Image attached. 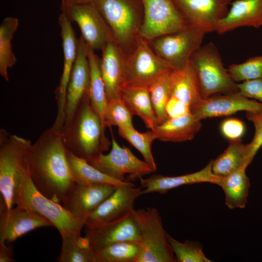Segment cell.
<instances>
[{
  "instance_id": "obj_1",
  "label": "cell",
  "mask_w": 262,
  "mask_h": 262,
  "mask_svg": "<svg viewBox=\"0 0 262 262\" xmlns=\"http://www.w3.org/2000/svg\"><path fill=\"white\" fill-rule=\"evenodd\" d=\"M26 163L31 179L38 190L63 204L75 181L62 133L51 127L44 131L32 144Z\"/></svg>"
},
{
  "instance_id": "obj_2",
  "label": "cell",
  "mask_w": 262,
  "mask_h": 262,
  "mask_svg": "<svg viewBox=\"0 0 262 262\" xmlns=\"http://www.w3.org/2000/svg\"><path fill=\"white\" fill-rule=\"evenodd\" d=\"M102 121L87 96L69 125L62 131L66 149L88 161L108 150L111 142L106 137Z\"/></svg>"
},
{
  "instance_id": "obj_3",
  "label": "cell",
  "mask_w": 262,
  "mask_h": 262,
  "mask_svg": "<svg viewBox=\"0 0 262 262\" xmlns=\"http://www.w3.org/2000/svg\"><path fill=\"white\" fill-rule=\"evenodd\" d=\"M26 207L48 220L61 237L81 232L85 220L75 217L60 203L44 196L35 187L27 163L18 176L15 188L13 206Z\"/></svg>"
},
{
  "instance_id": "obj_4",
  "label": "cell",
  "mask_w": 262,
  "mask_h": 262,
  "mask_svg": "<svg viewBox=\"0 0 262 262\" xmlns=\"http://www.w3.org/2000/svg\"><path fill=\"white\" fill-rule=\"evenodd\" d=\"M113 40L127 55L134 47L144 20L141 0H94Z\"/></svg>"
},
{
  "instance_id": "obj_5",
  "label": "cell",
  "mask_w": 262,
  "mask_h": 262,
  "mask_svg": "<svg viewBox=\"0 0 262 262\" xmlns=\"http://www.w3.org/2000/svg\"><path fill=\"white\" fill-rule=\"evenodd\" d=\"M189 63L195 74L202 98L238 91L237 83L224 67L213 43L201 46L192 55Z\"/></svg>"
},
{
  "instance_id": "obj_6",
  "label": "cell",
  "mask_w": 262,
  "mask_h": 262,
  "mask_svg": "<svg viewBox=\"0 0 262 262\" xmlns=\"http://www.w3.org/2000/svg\"><path fill=\"white\" fill-rule=\"evenodd\" d=\"M133 214L140 236L136 262H178L158 210L153 207L134 209Z\"/></svg>"
},
{
  "instance_id": "obj_7",
  "label": "cell",
  "mask_w": 262,
  "mask_h": 262,
  "mask_svg": "<svg viewBox=\"0 0 262 262\" xmlns=\"http://www.w3.org/2000/svg\"><path fill=\"white\" fill-rule=\"evenodd\" d=\"M31 141L6 130H0V209L7 211L13 207L16 180L26 164Z\"/></svg>"
},
{
  "instance_id": "obj_8",
  "label": "cell",
  "mask_w": 262,
  "mask_h": 262,
  "mask_svg": "<svg viewBox=\"0 0 262 262\" xmlns=\"http://www.w3.org/2000/svg\"><path fill=\"white\" fill-rule=\"evenodd\" d=\"M205 34L202 30L190 26L148 41L173 69H180L188 65L192 55L202 46Z\"/></svg>"
},
{
  "instance_id": "obj_9",
  "label": "cell",
  "mask_w": 262,
  "mask_h": 262,
  "mask_svg": "<svg viewBox=\"0 0 262 262\" xmlns=\"http://www.w3.org/2000/svg\"><path fill=\"white\" fill-rule=\"evenodd\" d=\"M111 149L106 154L101 153L87 162L106 175L118 180L124 181L126 175L129 180L139 179L156 171L145 161L138 158L125 146H120L111 131Z\"/></svg>"
},
{
  "instance_id": "obj_10",
  "label": "cell",
  "mask_w": 262,
  "mask_h": 262,
  "mask_svg": "<svg viewBox=\"0 0 262 262\" xmlns=\"http://www.w3.org/2000/svg\"><path fill=\"white\" fill-rule=\"evenodd\" d=\"M144 20L140 36L150 41L184 30L189 23L173 0H141Z\"/></svg>"
},
{
  "instance_id": "obj_11",
  "label": "cell",
  "mask_w": 262,
  "mask_h": 262,
  "mask_svg": "<svg viewBox=\"0 0 262 262\" xmlns=\"http://www.w3.org/2000/svg\"><path fill=\"white\" fill-rule=\"evenodd\" d=\"M172 69L153 50L149 42L139 36L133 49L126 55L125 85L149 86Z\"/></svg>"
},
{
  "instance_id": "obj_12",
  "label": "cell",
  "mask_w": 262,
  "mask_h": 262,
  "mask_svg": "<svg viewBox=\"0 0 262 262\" xmlns=\"http://www.w3.org/2000/svg\"><path fill=\"white\" fill-rule=\"evenodd\" d=\"M60 10L71 22L77 24L86 45L94 50H101L113 40L109 27L94 2L61 6Z\"/></svg>"
},
{
  "instance_id": "obj_13",
  "label": "cell",
  "mask_w": 262,
  "mask_h": 262,
  "mask_svg": "<svg viewBox=\"0 0 262 262\" xmlns=\"http://www.w3.org/2000/svg\"><path fill=\"white\" fill-rule=\"evenodd\" d=\"M58 23L62 39L64 64L60 82L55 91L57 113L51 128L57 131L62 132L65 121L66 90L77 57L78 39L76 38L71 22L63 13L59 16Z\"/></svg>"
},
{
  "instance_id": "obj_14",
  "label": "cell",
  "mask_w": 262,
  "mask_h": 262,
  "mask_svg": "<svg viewBox=\"0 0 262 262\" xmlns=\"http://www.w3.org/2000/svg\"><path fill=\"white\" fill-rule=\"evenodd\" d=\"M142 195V187H135L131 182L116 187L115 191L86 217L84 226H95L123 218L134 210L135 200Z\"/></svg>"
},
{
  "instance_id": "obj_15",
  "label": "cell",
  "mask_w": 262,
  "mask_h": 262,
  "mask_svg": "<svg viewBox=\"0 0 262 262\" xmlns=\"http://www.w3.org/2000/svg\"><path fill=\"white\" fill-rule=\"evenodd\" d=\"M90 83V68L86 45L81 35L78 39L77 57L66 90L63 130L69 125L83 100L89 95Z\"/></svg>"
},
{
  "instance_id": "obj_16",
  "label": "cell",
  "mask_w": 262,
  "mask_h": 262,
  "mask_svg": "<svg viewBox=\"0 0 262 262\" xmlns=\"http://www.w3.org/2000/svg\"><path fill=\"white\" fill-rule=\"evenodd\" d=\"M190 26L205 33L215 32L229 11L231 0H173Z\"/></svg>"
},
{
  "instance_id": "obj_17",
  "label": "cell",
  "mask_w": 262,
  "mask_h": 262,
  "mask_svg": "<svg viewBox=\"0 0 262 262\" xmlns=\"http://www.w3.org/2000/svg\"><path fill=\"white\" fill-rule=\"evenodd\" d=\"M133 211L116 221L95 226H85V237L95 252L119 242L139 243V231Z\"/></svg>"
},
{
  "instance_id": "obj_18",
  "label": "cell",
  "mask_w": 262,
  "mask_h": 262,
  "mask_svg": "<svg viewBox=\"0 0 262 262\" xmlns=\"http://www.w3.org/2000/svg\"><path fill=\"white\" fill-rule=\"evenodd\" d=\"M262 111V103L250 99L237 91L203 98L191 113L202 120L208 118L228 116L241 111Z\"/></svg>"
},
{
  "instance_id": "obj_19",
  "label": "cell",
  "mask_w": 262,
  "mask_h": 262,
  "mask_svg": "<svg viewBox=\"0 0 262 262\" xmlns=\"http://www.w3.org/2000/svg\"><path fill=\"white\" fill-rule=\"evenodd\" d=\"M46 219L23 206L0 209V242L10 243L36 229L52 227Z\"/></svg>"
},
{
  "instance_id": "obj_20",
  "label": "cell",
  "mask_w": 262,
  "mask_h": 262,
  "mask_svg": "<svg viewBox=\"0 0 262 262\" xmlns=\"http://www.w3.org/2000/svg\"><path fill=\"white\" fill-rule=\"evenodd\" d=\"M100 69L107 100L121 98L126 84V55L112 40L101 50Z\"/></svg>"
},
{
  "instance_id": "obj_21",
  "label": "cell",
  "mask_w": 262,
  "mask_h": 262,
  "mask_svg": "<svg viewBox=\"0 0 262 262\" xmlns=\"http://www.w3.org/2000/svg\"><path fill=\"white\" fill-rule=\"evenodd\" d=\"M116 187L110 184H84L75 182L62 205L75 217L85 220Z\"/></svg>"
},
{
  "instance_id": "obj_22",
  "label": "cell",
  "mask_w": 262,
  "mask_h": 262,
  "mask_svg": "<svg viewBox=\"0 0 262 262\" xmlns=\"http://www.w3.org/2000/svg\"><path fill=\"white\" fill-rule=\"evenodd\" d=\"M220 177L215 175L212 170V160L202 169L192 173L178 176H166L153 175L143 179L140 178L142 194L159 193H166L173 189L186 185L200 183H211L216 184Z\"/></svg>"
},
{
  "instance_id": "obj_23",
  "label": "cell",
  "mask_w": 262,
  "mask_h": 262,
  "mask_svg": "<svg viewBox=\"0 0 262 262\" xmlns=\"http://www.w3.org/2000/svg\"><path fill=\"white\" fill-rule=\"evenodd\" d=\"M262 26V0H235L227 15L218 23L216 31L223 34L236 28Z\"/></svg>"
},
{
  "instance_id": "obj_24",
  "label": "cell",
  "mask_w": 262,
  "mask_h": 262,
  "mask_svg": "<svg viewBox=\"0 0 262 262\" xmlns=\"http://www.w3.org/2000/svg\"><path fill=\"white\" fill-rule=\"evenodd\" d=\"M200 119L191 112L168 118L153 130L157 140L163 142H182L192 140L202 127Z\"/></svg>"
},
{
  "instance_id": "obj_25",
  "label": "cell",
  "mask_w": 262,
  "mask_h": 262,
  "mask_svg": "<svg viewBox=\"0 0 262 262\" xmlns=\"http://www.w3.org/2000/svg\"><path fill=\"white\" fill-rule=\"evenodd\" d=\"M121 98L132 115L139 116L148 129L153 130L158 124L149 86L126 84L122 90Z\"/></svg>"
},
{
  "instance_id": "obj_26",
  "label": "cell",
  "mask_w": 262,
  "mask_h": 262,
  "mask_svg": "<svg viewBox=\"0 0 262 262\" xmlns=\"http://www.w3.org/2000/svg\"><path fill=\"white\" fill-rule=\"evenodd\" d=\"M171 94L187 106L191 112L202 99L195 74L189 63L171 71Z\"/></svg>"
},
{
  "instance_id": "obj_27",
  "label": "cell",
  "mask_w": 262,
  "mask_h": 262,
  "mask_svg": "<svg viewBox=\"0 0 262 262\" xmlns=\"http://www.w3.org/2000/svg\"><path fill=\"white\" fill-rule=\"evenodd\" d=\"M246 170L241 168L228 176L220 177L217 184L223 189L225 204L229 209H244L247 202L250 184Z\"/></svg>"
},
{
  "instance_id": "obj_28",
  "label": "cell",
  "mask_w": 262,
  "mask_h": 262,
  "mask_svg": "<svg viewBox=\"0 0 262 262\" xmlns=\"http://www.w3.org/2000/svg\"><path fill=\"white\" fill-rule=\"evenodd\" d=\"M86 49L90 68V100L94 109L100 118L104 128L106 129L104 115L108 100L100 72V58L97 55L95 50L86 45Z\"/></svg>"
},
{
  "instance_id": "obj_29",
  "label": "cell",
  "mask_w": 262,
  "mask_h": 262,
  "mask_svg": "<svg viewBox=\"0 0 262 262\" xmlns=\"http://www.w3.org/2000/svg\"><path fill=\"white\" fill-rule=\"evenodd\" d=\"M67 156L77 183L110 184L118 186L130 182L118 180L106 175L90 164L86 160L75 155L67 149Z\"/></svg>"
},
{
  "instance_id": "obj_30",
  "label": "cell",
  "mask_w": 262,
  "mask_h": 262,
  "mask_svg": "<svg viewBox=\"0 0 262 262\" xmlns=\"http://www.w3.org/2000/svg\"><path fill=\"white\" fill-rule=\"evenodd\" d=\"M246 146L241 140L229 141L227 148L215 160L212 170L218 176H228L241 168L246 169Z\"/></svg>"
},
{
  "instance_id": "obj_31",
  "label": "cell",
  "mask_w": 262,
  "mask_h": 262,
  "mask_svg": "<svg viewBox=\"0 0 262 262\" xmlns=\"http://www.w3.org/2000/svg\"><path fill=\"white\" fill-rule=\"evenodd\" d=\"M62 244L58 259L59 262H95V252L81 232L61 237Z\"/></svg>"
},
{
  "instance_id": "obj_32",
  "label": "cell",
  "mask_w": 262,
  "mask_h": 262,
  "mask_svg": "<svg viewBox=\"0 0 262 262\" xmlns=\"http://www.w3.org/2000/svg\"><path fill=\"white\" fill-rule=\"evenodd\" d=\"M19 25L16 17L4 18L0 25V74L6 81H9L8 68L16 62L12 51L11 41Z\"/></svg>"
},
{
  "instance_id": "obj_33",
  "label": "cell",
  "mask_w": 262,
  "mask_h": 262,
  "mask_svg": "<svg viewBox=\"0 0 262 262\" xmlns=\"http://www.w3.org/2000/svg\"><path fill=\"white\" fill-rule=\"evenodd\" d=\"M95 252V262H136L139 253V243L117 242Z\"/></svg>"
},
{
  "instance_id": "obj_34",
  "label": "cell",
  "mask_w": 262,
  "mask_h": 262,
  "mask_svg": "<svg viewBox=\"0 0 262 262\" xmlns=\"http://www.w3.org/2000/svg\"><path fill=\"white\" fill-rule=\"evenodd\" d=\"M118 132L121 137L141 153L144 161L156 171V164L151 151L152 144L157 140L154 131L149 130L140 132L134 127H119Z\"/></svg>"
},
{
  "instance_id": "obj_35",
  "label": "cell",
  "mask_w": 262,
  "mask_h": 262,
  "mask_svg": "<svg viewBox=\"0 0 262 262\" xmlns=\"http://www.w3.org/2000/svg\"><path fill=\"white\" fill-rule=\"evenodd\" d=\"M172 70L160 77L149 86L151 99L158 124L163 123L168 118L166 106L171 94Z\"/></svg>"
},
{
  "instance_id": "obj_36",
  "label": "cell",
  "mask_w": 262,
  "mask_h": 262,
  "mask_svg": "<svg viewBox=\"0 0 262 262\" xmlns=\"http://www.w3.org/2000/svg\"><path fill=\"white\" fill-rule=\"evenodd\" d=\"M132 114L121 98L108 100L104 115L105 127H134Z\"/></svg>"
},
{
  "instance_id": "obj_37",
  "label": "cell",
  "mask_w": 262,
  "mask_h": 262,
  "mask_svg": "<svg viewBox=\"0 0 262 262\" xmlns=\"http://www.w3.org/2000/svg\"><path fill=\"white\" fill-rule=\"evenodd\" d=\"M172 251L178 262H212L203 252L202 245L198 242L185 240L180 242L168 234Z\"/></svg>"
},
{
  "instance_id": "obj_38",
  "label": "cell",
  "mask_w": 262,
  "mask_h": 262,
  "mask_svg": "<svg viewBox=\"0 0 262 262\" xmlns=\"http://www.w3.org/2000/svg\"><path fill=\"white\" fill-rule=\"evenodd\" d=\"M227 69L236 82L262 78V55L251 57L240 64H233Z\"/></svg>"
},
{
  "instance_id": "obj_39",
  "label": "cell",
  "mask_w": 262,
  "mask_h": 262,
  "mask_svg": "<svg viewBox=\"0 0 262 262\" xmlns=\"http://www.w3.org/2000/svg\"><path fill=\"white\" fill-rule=\"evenodd\" d=\"M246 117L252 122L255 127V133L252 140L249 143L246 144V164L248 166L262 146V111L246 112Z\"/></svg>"
},
{
  "instance_id": "obj_40",
  "label": "cell",
  "mask_w": 262,
  "mask_h": 262,
  "mask_svg": "<svg viewBox=\"0 0 262 262\" xmlns=\"http://www.w3.org/2000/svg\"><path fill=\"white\" fill-rule=\"evenodd\" d=\"M222 135L229 141L241 140L245 132L244 123L238 118H229L223 120L220 127Z\"/></svg>"
},
{
  "instance_id": "obj_41",
  "label": "cell",
  "mask_w": 262,
  "mask_h": 262,
  "mask_svg": "<svg viewBox=\"0 0 262 262\" xmlns=\"http://www.w3.org/2000/svg\"><path fill=\"white\" fill-rule=\"evenodd\" d=\"M238 92L243 96L262 103V78L237 83Z\"/></svg>"
},
{
  "instance_id": "obj_42",
  "label": "cell",
  "mask_w": 262,
  "mask_h": 262,
  "mask_svg": "<svg viewBox=\"0 0 262 262\" xmlns=\"http://www.w3.org/2000/svg\"><path fill=\"white\" fill-rule=\"evenodd\" d=\"M168 118L183 115L191 112L189 108L175 97L170 96L166 106Z\"/></svg>"
},
{
  "instance_id": "obj_43",
  "label": "cell",
  "mask_w": 262,
  "mask_h": 262,
  "mask_svg": "<svg viewBox=\"0 0 262 262\" xmlns=\"http://www.w3.org/2000/svg\"><path fill=\"white\" fill-rule=\"evenodd\" d=\"M6 243L0 242V262H13V251L12 247L5 245Z\"/></svg>"
},
{
  "instance_id": "obj_44",
  "label": "cell",
  "mask_w": 262,
  "mask_h": 262,
  "mask_svg": "<svg viewBox=\"0 0 262 262\" xmlns=\"http://www.w3.org/2000/svg\"><path fill=\"white\" fill-rule=\"evenodd\" d=\"M94 0H61V6H65L79 3L93 2Z\"/></svg>"
}]
</instances>
